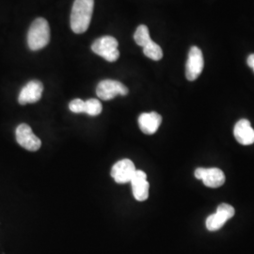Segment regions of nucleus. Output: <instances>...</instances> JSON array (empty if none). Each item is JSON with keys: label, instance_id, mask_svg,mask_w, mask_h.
Returning <instances> with one entry per match:
<instances>
[{"label": "nucleus", "instance_id": "8", "mask_svg": "<svg viewBox=\"0 0 254 254\" xmlns=\"http://www.w3.org/2000/svg\"><path fill=\"white\" fill-rule=\"evenodd\" d=\"M194 174L197 179L201 180L206 187L211 189L220 188L224 185L226 179L223 172L218 168H198Z\"/></svg>", "mask_w": 254, "mask_h": 254}, {"label": "nucleus", "instance_id": "16", "mask_svg": "<svg viewBox=\"0 0 254 254\" xmlns=\"http://www.w3.org/2000/svg\"><path fill=\"white\" fill-rule=\"evenodd\" d=\"M85 103H86L85 113L90 116H97L103 110L102 104H101L100 101L97 100V99H89Z\"/></svg>", "mask_w": 254, "mask_h": 254}, {"label": "nucleus", "instance_id": "10", "mask_svg": "<svg viewBox=\"0 0 254 254\" xmlns=\"http://www.w3.org/2000/svg\"><path fill=\"white\" fill-rule=\"evenodd\" d=\"M43 91H44V86L42 82L38 80L28 82L19 93V104L24 106L27 104L36 103L42 98Z\"/></svg>", "mask_w": 254, "mask_h": 254}, {"label": "nucleus", "instance_id": "18", "mask_svg": "<svg viewBox=\"0 0 254 254\" xmlns=\"http://www.w3.org/2000/svg\"><path fill=\"white\" fill-rule=\"evenodd\" d=\"M248 64L254 72V54L250 55L248 58Z\"/></svg>", "mask_w": 254, "mask_h": 254}, {"label": "nucleus", "instance_id": "2", "mask_svg": "<svg viewBox=\"0 0 254 254\" xmlns=\"http://www.w3.org/2000/svg\"><path fill=\"white\" fill-rule=\"evenodd\" d=\"M50 41V27L45 18H37L29 27L27 45L30 50L37 51L46 47Z\"/></svg>", "mask_w": 254, "mask_h": 254}, {"label": "nucleus", "instance_id": "3", "mask_svg": "<svg viewBox=\"0 0 254 254\" xmlns=\"http://www.w3.org/2000/svg\"><path fill=\"white\" fill-rule=\"evenodd\" d=\"M118 41L112 36L101 37L91 46V50L109 63L116 62L120 57Z\"/></svg>", "mask_w": 254, "mask_h": 254}, {"label": "nucleus", "instance_id": "13", "mask_svg": "<svg viewBox=\"0 0 254 254\" xmlns=\"http://www.w3.org/2000/svg\"><path fill=\"white\" fill-rule=\"evenodd\" d=\"M162 123V117L157 112L142 113L138 117V126L146 135H153Z\"/></svg>", "mask_w": 254, "mask_h": 254}, {"label": "nucleus", "instance_id": "1", "mask_svg": "<svg viewBox=\"0 0 254 254\" xmlns=\"http://www.w3.org/2000/svg\"><path fill=\"white\" fill-rule=\"evenodd\" d=\"M94 0H75L71 13V28L74 33L81 34L90 27Z\"/></svg>", "mask_w": 254, "mask_h": 254}, {"label": "nucleus", "instance_id": "4", "mask_svg": "<svg viewBox=\"0 0 254 254\" xmlns=\"http://www.w3.org/2000/svg\"><path fill=\"white\" fill-rule=\"evenodd\" d=\"M128 88L117 80L106 79L101 81L96 88V94L102 100L109 101L117 95H127Z\"/></svg>", "mask_w": 254, "mask_h": 254}, {"label": "nucleus", "instance_id": "7", "mask_svg": "<svg viewBox=\"0 0 254 254\" xmlns=\"http://www.w3.org/2000/svg\"><path fill=\"white\" fill-rule=\"evenodd\" d=\"M236 210L235 208L228 204V203H221L219 204L217 212L211 216H209L206 219V228L209 231L214 232L218 231L222 227L230 218L235 216Z\"/></svg>", "mask_w": 254, "mask_h": 254}, {"label": "nucleus", "instance_id": "6", "mask_svg": "<svg viewBox=\"0 0 254 254\" xmlns=\"http://www.w3.org/2000/svg\"><path fill=\"white\" fill-rule=\"evenodd\" d=\"M15 136L19 145L25 148L27 151L36 152L42 146L41 139L36 135H34L32 129L26 124H22L17 127Z\"/></svg>", "mask_w": 254, "mask_h": 254}, {"label": "nucleus", "instance_id": "12", "mask_svg": "<svg viewBox=\"0 0 254 254\" xmlns=\"http://www.w3.org/2000/svg\"><path fill=\"white\" fill-rule=\"evenodd\" d=\"M234 135L236 140L242 145H252L254 143V129L249 120L242 119L236 123Z\"/></svg>", "mask_w": 254, "mask_h": 254}, {"label": "nucleus", "instance_id": "14", "mask_svg": "<svg viewBox=\"0 0 254 254\" xmlns=\"http://www.w3.org/2000/svg\"><path fill=\"white\" fill-rule=\"evenodd\" d=\"M143 53L146 57L153 61H160L163 58L162 48L154 41L150 42L147 46L143 47Z\"/></svg>", "mask_w": 254, "mask_h": 254}, {"label": "nucleus", "instance_id": "5", "mask_svg": "<svg viewBox=\"0 0 254 254\" xmlns=\"http://www.w3.org/2000/svg\"><path fill=\"white\" fill-rule=\"evenodd\" d=\"M203 55L199 47L192 46L189 53V59L186 65V76L188 80H196L203 70Z\"/></svg>", "mask_w": 254, "mask_h": 254}, {"label": "nucleus", "instance_id": "17", "mask_svg": "<svg viewBox=\"0 0 254 254\" xmlns=\"http://www.w3.org/2000/svg\"><path fill=\"white\" fill-rule=\"evenodd\" d=\"M69 109L73 112V113H85V109H86V103L85 101L81 99H74L69 104Z\"/></svg>", "mask_w": 254, "mask_h": 254}, {"label": "nucleus", "instance_id": "15", "mask_svg": "<svg viewBox=\"0 0 254 254\" xmlns=\"http://www.w3.org/2000/svg\"><path fill=\"white\" fill-rule=\"evenodd\" d=\"M134 39L137 46H142V47L147 46L150 42H152L149 28L144 25L137 27L136 32L134 34Z\"/></svg>", "mask_w": 254, "mask_h": 254}, {"label": "nucleus", "instance_id": "11", "mask_svg": "<svg viewBox=\"0 0 254 254\" xmlns=\"http://www.w3.org/2000/svg\"><path fill=\"white\" fill-rule=\"evenodd\" d=\"M132 191L135 199L138 201H144L149 197V183L147 181V175L143 171L136 170L131 180Z\"/></svg>", "mask_w": 254, "mask_h": 254}, {"label": "nucleus", "instance_id": "9", "mask_svg": "<svg viewBox=\"0 0 254 254\" xmlns=\"http://www.w3.org/2000/svg\"><path fill=\"white\" fill-rule=\"evenodd\" d=\"M136 171L135 164L130 159L125 158L114 164L111 170V176L118 184H127L131 182Z\"/></svg>", "mask_w": 254, "mask_h": 254}]
</instances>
